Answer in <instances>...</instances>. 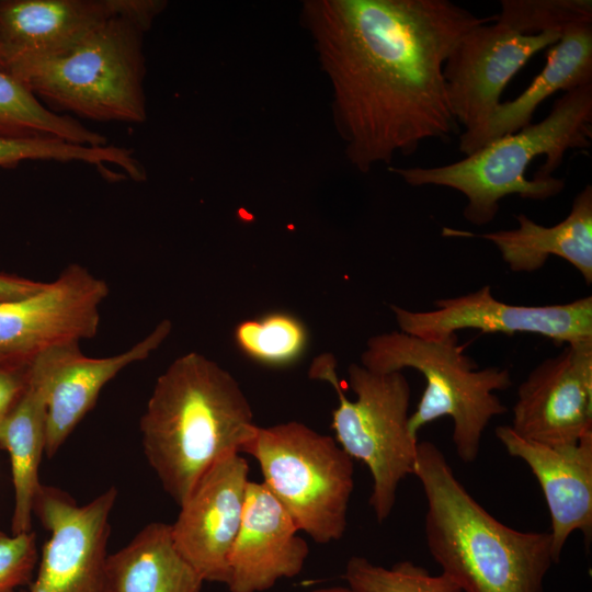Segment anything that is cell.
<instances>
[{"mask_svg": "<svg viewBox=\"0 0 592 592\" xmlns=\"http://www.w3.org/2000/svg\"><path fill=\"white\" fill-rule=\"evenodd\" d=\"M301 22L331 86L332 115L360 172L458 132L444 65L477 16L449 0H306Z\"/></svg>", "mask_w": 592, "mask_h": 592, "instance_id": "1", "label": "cell"}, {"mask_svg": "<svg viewBox=\"0 0 592 592\" xmlns=\"http://www.w3.org/2000/svg\"><path fill=\"white\" fill-rule=\"evenodd\" d=\"M257 428L235 377L196 352L158 377L140 419L145 456L179 505L218 458L240 453Z\"/></svg>", "mask_w": 592, "mask_h": 592, "instance_id": "2", "label": "cell"}, {"mask_svg": "<svg viewBox=\"0 0 592 592\" xmlns=\"http://www.w3.org/2000/svg\"><path fill=\"white\" fill-rule=\"evenodd\" d=\"M413 475L422 486L429 554L463 592H544L555 563L549 532L512 528L480 505L443 452L418 443Z\"/></svg>", "mask_w": 592, "mask_h": 592, "instance_id": "3", "label": "cell"}, {"mask_svg": "<svg viewBox=\"0 0 592 592\" xmlns=\"http://www.w3.org/2000/svg\"><path fill=\"white\" fill-rule=\"evenodd\" d=\"M592 141V84L565 92L538 123L497 138L464 159L439 167H389L411 186L435 185L460 192L464 217L476 226L494 219L509 195L544 201L561 193L565 180L553 175L568 150Z\"/></svg>", "mask_w": 592, "mask_h": 592, "instance_id": "4", "label": "cell"}, {"mask_svg": "<svg viewBox=\"0 0 592 592\" xmlns=\"http://www.w3.org/2000/svg\"><path fill=\"white\" fill-rule=\"evenodd\" d=\"M166 2L127 0L70 46L48 56L11 61L7 71L52 111L100 122L147 118L143 35Z\"/></svg>", "mask_w": 592, "mask_h": 592, "instance_id": "5", "label": "cell"}, {"mask_svg": "<svg viewBox=\"0 0 592 592\" xmlns=\"http://www.w3.org/2000/svg\"><path fill=\"white\" fill-rule=\"evenodd\" d=\"M361 365L376 373L418 371L425 388L409 417V429L418 431L442 417L453 421L452 440L458 457L466 464L476 460L489 422L506 412L497 391L511 387L508 368H479L464 353L455 334L440 341L425 340L399 330L369 338Z\"/></svg>", "mask_w": 592, "mask_h": 592, "instance_id": "6", "label": "cell"}, {"mask_svg": "<svg viewBox=\"0 0 592 592\" xmlns=\"http://www.w3.org/2000/svg\"><path fill=\"white\" fill-rule=\"evenodd\" d=\"M331 353L314 358L308 376L335 390L332 411L335 441L352 458L363 462L372 476L368 503L382 523L391 514L400 482L413 475L418 441L409 429L411 389L402 372L376 373L360 364L348 368L349 386L356 398L345 397Z\"/></svg>", "mask_w": 592, "mask_h": 592, "instance_id": "7", "label": "cell"}, {"mask_svg": "<svg viewBox=\"0 0 592 592\" xmlns=\"http://www.w3.org/2000/svg\"><path fill=\"white\" fill-rule=\"evenodd\" d=\"M240 453L255 458L262 482L299 532L317 544L342 538L354 489V465L333 437L289 421L258 426Z\"/></svg>", "mask_w": 592, "mask_h": 592, "instance_id": "8", "label": "cell"}, {"mask_svg": "<svg viewBox=\"0 0 592 592\" xmlns=\"http://www.w3.org/2000/svg\"><path fill=\"white\" fill-rule=\"evenodd\" d=\"M561 33L526 32L496 14L458 39L443 75L452 114L465 129L460 137L485 126L511 79L535 54L558 43Z\"/></svg>", "mask_w": 592, "mask_h": 592, "instance_id": "9", "label": "cell"}, {"mask_svg": "<svg viewBox=\"0 0 592 592\" xmlns=\"http://www.w3.org/2000/svg\"><path fill=\"white\" fill-rule=\"evenodd\" d=\"M115 487L84 505L67 492L42 485L33 513L50 533L29 592H114L109 570L110 514Z\"/></svg>", "mask_w": 592, "mask_h": 592, "instance_id": "10", "label": "cell"}, {"mask_svg": "<svg viewBox=\"0 0 592 592\" xmlns=\"http://www.w3.org/2000/svg\"><path fill=\"white\" fill-rule=\"evenodd\" d=\"M109 291L105 281L71 263L38 292L0 301V366L27 367L53 348L92 339Z\"/></svg>", "mask_w": 592, "mask_h": 592, "instance_id": "11", "label": "cell"}, {"mask_svg": "<svg viewBox=\"0 0 592 592\" xmlns=\"http://www.w3.org/2000/svg\"><path fill=\"white\" fill-rule=\"evenodd\" d=\"M430 311L390 305L399 331L440 341L459 330L487 333H534L556 343L592 340V296L566 304L512 305L498 300L489 285L476 292L435 301Z\"/></svg>", "mask_w": 592, "mask_h": 592, "instance_id": "12", "label": "cell"}, {"mask_svg": "<svg viewBox=\"0 0 592 592\" xmlns=\"http://www.w3.org/2000/svg\"><path fill=\"white\" fill-rule=\"evenodd\" d=\"M240 453L218 458L179 505L171 535L181 556L204 582L226 584L228 559L238 535L249 483Z\"/></svg>", "mask_w": 592, "mask_h": 592, "instance_id": "13", "label": "cell"}, {"mask_svg": "<svg viewBox=\"0 0 592 592\" xmlns=\"http://www.w3.org/2000/svg\"><path fill=\"white\" fill-rule=\"evenodd\" d=\"M511 429L547 445L592 434V340L566 344L536 365L520 384Z\"/></svg>", "mask_w": 592, "mask_h": 592, "instance_id": "14", "label": "cell"}, {"mask_svg": "<svg viewBox=\"0 0 592 592\" xmlns=\"http://www.w3.org/2000/svg\"><path fill=\"white\" fill-rule=\"evenodd\" d=\"M295 522L263 482L249 481L228 559L229 592H264L298 576L309 555Z\"/></svg>", "mask_w": 592, "mask_h": 592, "instance_id": "15", "label": "cell"}, {"mask_svg": "<svg viewBox=\"0 0 592 592\" xmlns=\"http://www.w3.org/2000/svg\"><path fill=\"white\" fill-rule=\"evenodd\" d=\"M506 453L523 460L537 479L550 514L554 562L577 531L587 547L592 537V434L577 443L547 445L524 439L510 425L496 428Z\"/></svg>", "mask_w": 592, "mask_h": 592, "instance_id": "16", "label": "cell"}, {"mask_svg": "<svg viewBox=\"0 0 592 592\" xmlns=\"http://www.w3.org/2000/svg\"><path fill=\"white\" fill-rule=\"evenodd\" d=\"M79 352V343L72 342L39 354L29 366L23 392L0 421V447L9 453L14 490L12 534L31 532L42 486L38 468L45 454L49 391L59 367Z\"/></svg>", "mask_w": 592, "mask_h": 592, "instance_id": "17", "label": "cell"}, {"mask_svg": "<svg viewBox=\"0 0 592 592\" xmlns=\"http://www.w3.org/2000/svg\"><path fill=\"white\" fill-rule=\"evenodd\" d=\"M127 0H0V48L14 60L55 54L109 18Z\"/></svg>", "mask_w": 592, "mask_h": 592, "instance_id": "18", "label": "cell"}, {"mask_svg": "<svg viewBox=\"0 0 592 592\" xmlns=\"http://www.w3.org/2000/svg\"><path fill=\"white\" fill-rule=\"evenodd\" d=\"M592 84V14L568 23L561 37L547 49L543 70L514 100L501 102L476 134L459 137V150L470 155L488 143L532 123L537 107L558 91Z\"/></svg>", "mask_w": 592, "mask_h": 592, "instance_id": "19", "label": "cell"}, {"mask_svg": "<svg viewBox=\"0 0 592 592\" xmlns=\"http://www.w3.org/2000/svg\"><path fill=\"white\" fill-rule=\"evenodd\" d=\"M172 325L160 321L130 349L107 357H88L81 352L57 371L47 407L45 455L54 456L70 433L93 408L102 388L128 365L147 358L167 339Z\"/></svg>", "mask_w": 592, "mask_h": 592, "instance_id": "20", "label": "cell"}, {"mask_svg": "<svg viewBox=\"0 0 592 592\" xmlns=\"http://www.w3.org/2000/svg\"><path fill=\"white\" fill-rule=\"evenodd\" d=\"M519 227L475 235L492 242L513 272H534L550 255L569 262L590 285L592 282V186L574 197L565 219L553 226L535 223L525 214L514 215Z\"/></svg>", "mask_w": 592, "mask_h": 592, "instance_id": "21", "label": "cell"}, {"mask_svg": "<svg viewBox=\"0 0 592 592\" xmlns=\"http://www.w3.org/2000/svg\"><path fill=\"white\" fill-rule=\"evenodd\" d=\"M114 592H201L204 580L178 551L171 525H146L109 556Z\"/></svg>", "mask_w": 592, "mask_h": 592, "instance_id": "22", "label": "cell"}, {"mask_svg": "<svg viewBox=\"0 0 592 592\" xmlns=\"http://www.w3.org/2000/svg\"><path fill=\"white\" fill-rule=\"evenodd\" d=\"M0 138L60 139L75 145L106 146V138L70 115L58 114L18 78L0 70Z\"/></svg>", "mask_w": 592, "mask_h": 592, "instance_id": "23", "label": "cell"}, {"mask_svg": "<svg viewBox=\"0 0 592 592\" xmlns=\"http://www.w3.org/2000/svg\"><path fill=\"white\" fill-rule=\"evenodd\" d=\"M235 341L243 354L267 366H287L305 352L308 334L305 325L287 312H271L241 321Z\"/></svg>", "mask_w": 592, "mask_h": 592, "instance_id": "24", "label": "cell"}, {"mask_svg": "<svg viewBox=\"0 0 592 592\" xmlns=\"http://www.w3.org/2000/svg\"><path fill=\"white\" fill-rule=\"evenodd\" d=\"M23 160L83 161L119 167L132 180H146V171L124 147L106 145L90 147L75 145L60 139H8L0 138V167H12Z\"/></svg>", "mask_w": 592, "mask_h": 592, "instance_id": "25", "label": "cell"}, {"mask_svg": "<svg viewBox=\"0 0 592 592\" xmlns=\"http://www.w3.org/2000/svg\"><path fill=\"white\" fill-rule=\"evenodd\" d=\"M343 577L356 592H463L442 572L432 574L410 560L384 567L353 556L346 561Z\"/></svg>", "mask_w": 592, "mask_h": 592, "instance_id": "26", "label": "cell"}, {"mask_svg": "<svg viewBox=\"0 0 592 592\" xmlns=\"http://www.w3.org/2000/svg\"><path fill=\"white\" fill-rule=\"evenodd\" d=\"M37 559L35 533H0V592H16L30 584Z\"/></svg>", "mask_w": 592, "mask_h": 592, "instance_id": "27", "label": "cell"}, {"mask_svg": "<svg viewBox=\"0 0 592 592\" xmlns=\"http://www.w3.org/2000/svg\"><path fill=\"white\" fill-rule=\"evenodd\" d=\"M29 377V366L9 368L0 366V421L23 392Z\"/></svg>", "mask_w": 592, "mask_h": 592, "instance_id": "28", "label": "cell"}, {"mask_svg": "<svg viewBox=\"0 0 592 592\" xmlns=\"http://www.w3.org/2000/svg\"><path fill=\"white\" fill-rule=\"evenodd\" d=\"M44 282L0 272V301L21 299L38 292Z\"/></svg>", "mask_w": 592, "mask_h": 592, "instance_id": "29", "label": "cell"}, {"mask_svg": "<svg viewBox=\"0 0 592 592\" xmlns=\"http://www.w3.org/2000/svg\"><path fill=\"white\" fill-rule=\"evenodd\" d=\"M308 592H356L352 588L346 585H329V587H322L317 588L314 590H310Z\"/></svg>", "mask_w": 592, "mask_h": 592, "instance_id": "30", "label": "cell"}, {"mask_svg": "<svg viewBox=\"0 0 592 592\" xmlns=\"http://www.w3.org/2000/svg\"><path fill=\"white\" fill-rule=\"evenodd\" d=\"M0 70L5 71V64H4V60H3L2 53H1V48H0Z\"/></svg>", "mask_w": 592, "mask_h": 592, "instance_id": "31", "label": "cell"}]
</instances>
